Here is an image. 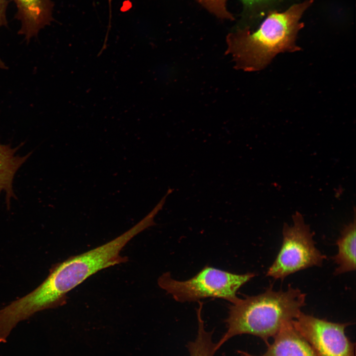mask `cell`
I'll return each instance as SVG.
<instances>
[{
	"mask_svg": "<svg viewBox=\"0 0 356 356\" xmlns=\"http://www.w3.org/2000/svg\"><path fill=\"white\" fill-rule=\"evenodd\" d=\"M17 11L15 15L21 23L18 33L28 43L53 20L54 4L51 0H13Z\"/></svg>",
	"mask_w": 356,
	"mask_h": 356,
	"instance_id": "obj_7",
	"label": "cell"
},
{
	"mask_svg": "<svg viewBox=\"0 0 356 356\" xmlns=\"http://www.w3.org/2000/svg\"><path fill=\"white\" fill-rule=\"evenodd\" d=\"M293 224L284 223L281 247L266 275L275 279L307 268L320 266L326 258L315 246L310 226L303 215L297 211L292 216Z\"/></svg>",
	"mask_w": 356,
	"mask_h": 356,
	"instance_id": "obj_5",
	"label": "cell"
},
{
	"mask_svg": "<svg viewBox=\"0 0 356 356\" xmlns=\"http://www.w3.org/2000/svg\"><path fill=\"white\" fill-rule=\"evenodd\" d=\"M312 0L294 4L284 11L272 10L257 29L238 26L226 38L228 50L236 66L247 71L266 67L277 54L300 49L296 44L298 32L303 27L300 19Z\"/></svg>",
	"mask_w": 356,
	"mask_h": 356,
	"instance_id": "obj_2",
	"label": "cell"
},
{
	"mask_svg": "<svg viewBox=\"0 0 356 356\" xmlns=\"http://www.w3.org/2000/svg\"><path fill=\"white\" fill-rule=\"evenodd\" d=\"M202 307L199 306L197 309L198 329L196 337L194 341L187 345L189 356H214L216 352V343L212 340L213 331L205 329L202 317Z\"/></svg>",
	"mask_w": 356,
	"mask_h": 356,
	"instance_id": "obj_11",
	"label": "cell"
},
{
	"mask_svg": "<svg viewBox=\"0 0 356 356\" xmlns=\"http://www.w3.org/2000/svg\"><path fill=\"white\" fill-rule=\"evenodd\" d=\"M292 323L317 356H355V344L345 333L351 323L333 322L302 312Z\"/></svg>",
	"mask_w": 356,
	"mask_h": 356,
	"instance_id": "obj_6",
	"label": "cell"
},
{
	"mask_svg": "<svg viewBox=\"0 0 356 356\" xmlns=\"http://www.w3.org/2000/svg\"><path fill=\"white\" fill-rule=\"evenodd\" d=\"M354 211L353 221L345 225L341 231L340 237L336 242L338 252L333 257V260L338 266L334 272L335 275L356 269V225L355 207Z\"/></svg>",
	"mask_w": 356,
	"mask_h": 356,
	"instance_id": "obj_10",
	"label": "cell"
},
{
	"mask_svg": "<svg viewBox=\"0 0 356 356\" xmlns=\"http://www.w3.org/2000/svg\"><path fill=\"white\" fill-rule=\"evenodd\" d=\"M20 145L12 148L9 144L0 143V194H5V203L8 209L11 199L16 196L13 189L14 176L20 167L31 155V152L24 156L16 154Z\"/></svg>",
	"mask_w": 356,
	"mask_h": 356,
	"instance_id": "obj_9",
	"label": "cell"
},
{
	"mask_svg": "<svg viewBox=\"0 0 356 356\" xmlns=\"http://www.w3.org/2000/svg\"><path fill=\"white\" fill-rule=\"evenodd\" d=\"M255 276L254 273L237 274L205 266L191 278L179 281L170 273H163L158 279L159 286L177 302L184 303L201 299L220 298L234 303L239 299L238 290Z\"/></svg>",
	"mask_w": 356,
	"mask_h": 356,
	"instance_id": "obj_4",
	"label": "cell"
},
{
	"mask_svg": "<svg viewBox=\"0 0 356 356\" xmlns=\"http://www.w3.org/2000/svg\"><path fill=\"white\" fill-rule=\"evenodd\" d=\"M263 355L256 356L238 350L240 356H317L309 343L295 328L292 321L285 324L274 336Z\"/></svg>",
	"mask_w": 356,
	"mask_h": 356,
	"instance_id": "obj_8",
	"label": "cell"
},
{
	"mask_svg": "<svg viewBox=\"0 0 356 356\" xmlns=\"http://www.w3.org/2000/svg\"><path fill=\"white\" fill-rule=\"evenodd\" d=\"M282 0H241L243 10L240 27H248Z\"/></svg>",
	"mask_w": 356,
	"mask_h": 356,
	"instance_id": "obj_12",
	"label": "cell"
},
{
	"mask_svg": "<svg viewBox=\"0 0 356 356\" xmlns=\"http://www.w3.org/2000/svg\"><path fill=\"white\" fill-rule=\"evenodd\" d=\"M8 2L7 0H0V28L7 27L6 9ZM7 66L0 57V69H5Z\"/></svg>",
	"mask_w": 356,
	"mask_h": 356,
	"instance_id": "obj_14",
	"label": "cell"
},
{
	"mask_svg": "<svg viewBox=\"0 0 356 356\" xmlns=\"http://www.w3.org/2000/svg\"><path fill=\"white\" fill-rule=\"evenodd\" d=\"M147 228L141 220L132 228L106 243L53 265L46 279L24 296L32 312L56 308L66 303L67 294L98 271L127 262L121 252L136 235Z\"/></svg>",
	"mask_w": 356,
	"mask_h": 356,
	"instance_id": "obj_1",
	"label": "cell"
},
{
	"mask_svg": "<svg viewBox=\"0 0 356 356\" xmlns=\"http://www.w3.org/2000/svg\"><path fill=\"white\" fill-rule=\"evenodd\" d=\"M203 7L217 18L233 20V15L227 7V0H196Z\"/></svg>",
	"mask_w": 356,
	"mask_h": 356,
	"instance_id": "obj_13",
	"label": "cell"
},
{
	"mask_svg": "<svg viewBox=\"0 0 356 356\" xmlns=\"http://www.w3.org/2000/svg\"><path fill=\"white\" fill-rule=\"evenodd\" d=\"M305 300V293L290 285L285 291H274L271 285L263 293L239 298L228 307L226 331L216 343V351L231 338L242 334L258 337L268 345L269 338L302 312Z\"/></svg>",
	"mask_w": 356,
	"mask_h": 356,
	"instance_id": "obj_3",
	"label": "cell"
}]
</instances>
